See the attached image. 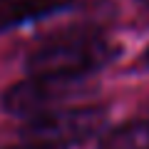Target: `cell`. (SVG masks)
<instances>
[{
    "label": "cell",
    "mask_w": 149,
    "mask_h": 149,
    "mask_svg": "<svg viewBox=\"0 0 149 149\" xmlns=\"http://www.w3.org/2000/svg\"><path fill=\"white\" fill-rule=\"evenodd\" d=\"M122 47L97 32H77L60 40H47L25 60L27 74L92 77L119 57Z\"/></svg>",
    "instance_id": "1"
},
{
    "label": "cell",
    "mask_w": 149,
    "mask_h": 149,
    "mask_svg": "<svg viewBox=\"0 0 149 149\" xmlns=\"http://www.w3.org/2000/svg\"><path fill=\"white\" fill-rule=\"evenodd\" d=\"M97 92L92 77H57V74H27L3 92V109L13 117H37L45 112L70 107Z\"/></svg>",
    "instance_id": "2"
},
{
    "label": "cell",
    "mask_w": 149,
    "mask_h": 149,
    "mask_svg": "<svg viewBox=\"0 0 149 149\" xmlns=\"http://www.w3.org/2000/svg\"><path fill=\"white\" fill-rule=\"evenodd\" d=\"M107 117L109 112L102 104H70L37 117H27L20 127V137L30 144L67 149L97 137L107 127Z\"/></svg>",
    "instance_id": "3"
},
{
    "label": "cell",
    "mask_w": 149,
    "mask_h": 149,
    "mask_svg": "<svg viewBox=\"0 0 149 149\" xmlns=\"http://www.w3.org/2000/svg\"><path fill=\"white\" fill-rule=\"evenodd\" d=\"M72 3L74 0H0V32L65 13Z\"/></svg>",
    "instance_id": "4"
},
{
    "label": "cell",
    "mask_w": 149,
    "mask_h": 149,
    "mask_svg": "<svg viewBox=\"0 0 149 149\" xmlns=\"http://www.w3.org/2000/svg\"><path fill=\"white\" fill-rule=\"evenodd\" d=\"M100 149H149V119H134L102 134Z\"/></svg>",
    "instance_id": "5"
},
{
    "label": "cell",
    "mask_w": 149,
    "mask_h": 149,
    "mask_svg": "<svg viewBox=\"0 0 149 149\" xmlns=\"http://www.w3.org/2000/svg\"><path fill=\"white\" fill-rule=\"evenodd\" d=\"M8 149H60V147H45V144H30V142H25L22 147H8Z\"/></svg>",
    "instance_id": "6"
},
{
    "label": "cell",
    "mask_w": 149,
    "mask_h": 149,
    "mask_svg": "<svg viewBox=\"0 0 149 149\" xmlns=\"http://www.w3.org/2000/svg\"><path fill=\"white\" fill-rule=\"evenodd\" d=\"M144 62H147V67H149V47H147V52H144Z\"/></svg>",
    "instance_id": "7"
},
{
    "label": "cell",
    "mask_w": 149,
    "mask_h": 149,
    "mask_svg": "<svg viewBox=\"0 0 149 149\" xmlns=\"http://www.w3.org/2000/svg\"><path fill=\"white\" fill-rule=\"evenodd\" d=\"M139 3H144V5H147V8H149V0H139Z\"/></svg>",
    "instance_id": "8"
}]
</instances>
